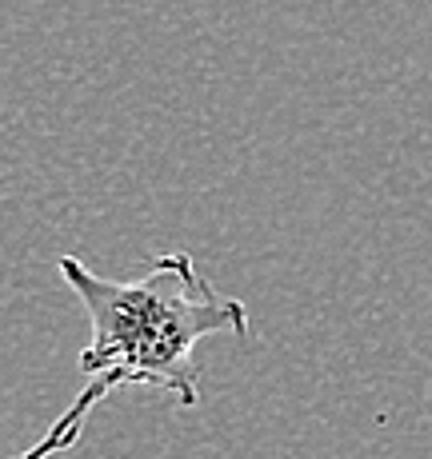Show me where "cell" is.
Returning <instances> with one entry per match:
<instances>
[{
	"label": "cell",
	"instance_id": "6da1fadb",
	"mask_svg": "<svg viewBox=\"0 0 432 459\" xmlns=\"http://www.w3.org/2000/svg\"><path fill=\"white\" fill-rule=\"evenodd\" d=\"M57 268L88 312V343L76 359L84 379L156 387L197 408V343L216 332L249 335L244 304L213 292L189 252L156 255L145 280H104L76 255H60Z\"/></svg>",
	"mask_w": 432,
	"mask_h": 459
},
{
	"label": "cell",
	"instance_id": "7a4b0ae2",
	"mask_svg": "<svg viewBox=\"0 0 432 459\" xmlns=\"http://www.w3.org/2000/svg\"><path fill=\"white\" fill-rule=\"evenodd\" d=\"M112 387L104 384V379H88L84 384V392L76 395L73 403H68V411L60 416L57 423H52L48 431L37 439V444L29 447V452H21V455H13V459H48V455H57V452H68V447L81 439V428H84V420H88V411L96 408V403L109 395Z\"/></svg>",
	"mask_w": 432,
	"mask_h": 459
}]
</instances>
